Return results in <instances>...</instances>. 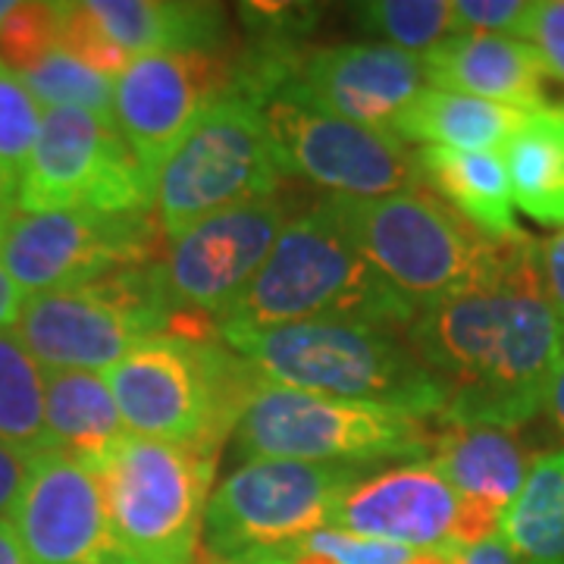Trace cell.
<instances>
[{"instance_id": "obj_1", "label": "cell", "mask_w": 564, "mask_h": 564, "mask_svg": "<svg viewBox=\"0 0 564 564\" xmlns=\"http://www.w3.org/2000/svg\"><path fill=\"white\" fill-rule=\"evenodd\" d=\"M408 343L443 395L440 421L514 430L536 417L564 361V321L545 289L540 245L508 242L499 273L421 311Z\"/></svg>"}, {"instance_id": "obj_2", "label": "cell", "mask_w": 564, "mask_h": 564, "mask_svg": "<svg viewBox=\"0 0 564 564\" xmlns=\"http://www.w3.org/2000/svg\"><path fill=\"white\" fill-rule=\"evenodd\" d=\"M414 317V307L364 258L339 204L326 195L285 223L254 280L217 317V329L358 321L408 333Z\"/></svg>"}, {"instance_id": "obj_3", "label": "cell", "mask_w": 564, "mask_h": 564, "mask_svg": "<svg viewBox=\"0 0 564 564\" xmlns=\"http://www.w3.org/2000/svg\"><path fill=\"white\" fill-rule=\"evenodd\" d=\"M232 355L267 386L402 408L440 417L443 395L404 329L358 321H307L270 329H217Z\"/></svg>"}, {"instance_id": "obj_4", "label": "cell", "mask_w": 564, "mask_h": 564, "mask_svg": "<svg viewBox=\"0 0 564 564\" xmlns=\"http://www.w3.org/2000/svg\"><path fill=\"white\" fill-rule=\"evenodd\" d=\"M129 436L220 445L261 386L251 367L214 336L158 333L101 373Z\"/></svg>"}, {"instance_id": "obj_5", "label": "cell", "mask_w": 564, "mask_h": 564, "mask_svg": "<svg viewBox=\"0 0 564 564\" xmlns=\"http://www.w3.org/2000/svg\"><path fill=\"white\" fill-rule=\"evenodd\" d=\"M351 239L395 295L421 314L499 273L508 242L484 236L426 182L386 198H336Z\"/></svg>"}, {"instance_id": "obj_6", "label": "cell", "mask_w": 564, "mask_h": 564, "mask_svg": "<svg viewBox=\"0 0 564 564\" xmlns=\"http://www.w3.org/2000/svg\"><path fill=\"white\" fill-rule=\"evenodd\" d=\"M245 462H289L373 467L380 462H426L436 436L426 417L402 408L345 402L261 383L232 426Z\"/></svg>"}, {"instance_id": "obj_7", "label": "cell", "mask_w": 564, "mask_h": 564, "mask_svg": "<svg viewBox=\"0 0 564 564\" xmlns=\"http://www.w3.org/2000/svg\"><path fill=\"white\" fill-rule=\"evenodd\" d=\"M282 180L285 170L263 104L229 91L204 110L163 163L154 185V220L170 242L220 210L276 195Z\"/></svg>"}, {"instance_id": "obj_8", "label": "cell", "mask_w": 564, "mask_h": 564, "mask_svg": "<svg viewBox=\"0 0 564 564\" xmlns=\"http://www.w3.org/2000/svg\"><path fill=\"white\" fill-rule=\"evenodd\" d=\"M370 467L258 458L236 467L204 511L202 543L220 564H251L333 527V514Z\"/></svg>"}, {"instance_id": "obj_9", "label": "cell", "mask_w": 564, "mask_h": 564, "mask_svg": "<svg viewBox=\"0 0 564 564\" xmlns=\"http://www.w3.org/2000/svg\"><path fill=\"white\" fill-rule=\"evenodd\" d=\"M217 445L129 436L104 467L110 527L132 564H195Z\"/></svg>"}, {"instance_id": "obj_10", "label": "cell", "mask_w": 564, "mask_h": 564, "mask_svg": "<svg viewBox=\"0 0 564 564\" xmlns=\"http://www.w3.org/2000/svg\"><path fill=\"white\" fill-rule=\"evenodd\" d=\"M166 329L151 267H135L79 289L29 295L13 336L44 370L107 373L129 348Z\"/></svg>"}, {"instance_id": "obj_11", "label": "cell", "mask_w": 564, "mask_h": 564, "mask_svg": "<svg viewBox=\"0 0 564 564\" xmlns=\"http://www.w3.org/2000/svg\"><path fill=\"white\" fill-rule=\"evenodd\" d=\"M163 254V232L151 210H10L0 236V263L25 295L63 292L151 267Z\"/></svg>"}, {"instance_id": "obj_12", "label": "cell", "mask_w": 564, "mask_h": 564, "mask_svg": "<svg viewBox=\"0 0 564 564\" xmlns=\"http://www.w3.org/2000/svg\"><path fill=\"white\" fill-rule=\"evenodd\" d=\"M17 210L154 214V182L144 176L113 122L85 110L51 107L20 176Z\"/></svg>"}, {"instance_id": "obj_13", "label": "cell", "mask_w": 564, "mask_h": 564, "mask_svg": "<svg viewBox=\"0 0 564 564\" xmlns=\"http://www.w3.org/2000/svg\"><path fill=\"white\" fill-rule=\"evenodd\" d=\"M289 223V204L280 192L270 198L236 204L170 239L151 263V285L170 326L223 311L254 280L267 254Z\"/></svg>"}, {"instance_id": "obj_14", "label": "cell", "mask_w": 564, "mask_h": 564, "mask_svg": "<svg viewBox=\"0 0 564 564\" xmlns=\"http://www.w3.org/2000/svg\"><path fill=\"white\" fill-rule=\"evenodd\" d=\"M285 176H304L329 198H386L423 185L421 154L392 132L339 120L292 98L263 101Z\"/></svg>"}, {"instance_id": "obj_15", "label": "cell", "mask_w": 564, "mask_h": 564, "mask_svg": "<svg viewBox=\"0 0 564 564\" xmlns=\"http://www.w3.org/2000/svg\"><path fill=\"white\" fill-rule=\"evenodd\" d=\"M229 88L232 76L214 54L135 57L113 79V126L154 185L188 129Z\"/></svg>"}, {"instance_id": "obj_16", "label": "cell", "mask_w": 564, "mask_h": 564, "mask_svg": "<svg viewBox=\"0 0 564 564\" xmlns=\"http://www.w3.org/2000/svg\"><path fill=\"white\" fill-rule=\"evenodd\" d=\"M29 564H132L117 545L101 477L63 452H39L10 514Z\"/></svg>"}, {"instance_id": "obj_17", "label": "cell", "mask_w": 564, "mask_h": 564, "mask_svg": "<svg viewBox=\"0 0 564 564\" xmlns=\"http://www.w3.org/2000/svg\"><path fill=\"white\" fill-rule=\"evenodd\" d=\"M423 88L426 73L421 57L380 41H361L304 54L292 79L276 95L395 135V122Z\"/></svg>"}, {"instance_id": "obj_18", "label": "cell", "mask_w": 564, "mask_h": 564, "mask_svg": "<svg viewBox=\"0 0 564 564\" xmlns=\"http://www.w3.org/2000/svg\"><path fill=\"white\" fill-rule=\"evenodd\" d=\"M333 527L411 552L458 549V496L433 464L408 462L351 486Z\"/></svg>"}, {"instance_id": "obj_19", "label": "cell", "mask_w": 564, "mask_h": 564, "mask_svg": "<svg viewBox=\"0 0 564 564\" xmlns=\"http://www.w3.org/2000/svg\"><path fill=\"white\" fill-rule=\"evenodd\" d=\"M433 467L458 496V549L499 533L502 514L530 474V452L502 426L445 423L433 443Z\"/></svg>"}, {"instance_id": "obj_20", "label": "cell", "mask_w": 564, "mask_h": 564, "mask_svg": "<svg viewBox=\"0 0 564 564\" xmlns=\"http://www.w3.org/2000/svg\"><path fill=\"white\" fill-rule=\"evenodd\" d=\"M421 61L430 88L470 95L518 110L545 107V85L552 76L530 41L455 32Z\"/></svg>"}, {"instance_id": "obj_21", "label": "cell", "mask_w": 564, "mask_h": 564, "mask_svg": "<svg viewBox=\"0 0 564 564\" xmlns=\"http://www.w3.org/2000/svg\"><path fill=\"white\" fill-rule=\"evenodd\" d=\"M126 57L214 54L226 41V10L195 0H85Z\"/></svg>"}, {"instance_id": "obj_22", "label": "cell", "mask_w": 564, "mask_h": 564, "mask_svg": "<svg viewBox=\"0 0 564 564\" xmlns=\"http://www.w3.org/2000/svg\"><path fill=\"white\" fill-rule=\"evenodd\" d=\"M44 423L51 452L76 458L98 477L129 440L101 373L44 370Z\"/></svg>"}, {"instance_id": "obj_23", "label": "cell", "mask_w": 564, "mask_h": 564, "mask_svg": "<svg viewBox=\"0 0 564 564\" xmlns=\"http://www.w3.org/2000/svg\"><path fill=\"white\" fill-rule=\"evenodd\" d=\"M423 182L496 242L524 239L514 220V198L499 151L421 148Z\"/></svg>"}, {"instance_id": "obj_24", "label": "cell", "mask_w": 564, "mask_h": 564, "mask_svg": "<svg viewBox=\"0 0 564 564\" xmlns=\"http://www.w3.org/2000/svg\"><path fill=\"white\" fill-rule=\"evenodd\" d=\"M530 110L505 107V104L455 95L443 88H423L408 104L395 135L402 141H417L423 148H452V151H499L521 129Z\"/></svg>"}, {"instance_id": "obj_25", "label": "cell", "mask_w": 564, "mask_h": 564, "mask_svg": "<svg viewBox=\"0 0 564 564\" xmlns=\"http://www.w3.org/2000/svg\"><path fill=\"white\" fill-rule=\"evenodd\" d=\"M511 198L543 226L564 229V113L558 107L530 110L502 148Z\"/></svg>"}, {"instance_id": "obj_26", "label": "cell", "mask_w": 564, "mask_h": 564, "mask_svg": "<svg viewBox=\"0 0 564 564\" xmlns=\"http://www.w3.org/2000/svg\"><path fill=\"white\" fill-rule=\"evenodd\" d=\"M499 533L518 564H564V448L533 462Z\"/></svg>"}, {"instance_id": "obj_27", "label": "cell", "mask_w": 564, "mask_h": 564, "mask_svg": "<svg viewBox=\"0 0 564 564\" xmlns=\"http://www.w3.org/2000/svg\"><path fill=\"white\" fill-rule=\"evenodd\" d=\"M0 443L29 455L51 452L44 423V367H41L13 329L0 333Z\"/></svg>"}, {"instance_id": "obj_28", "label": "cell", "mask_w": 564, "mask_h": 564, "mask_svg": "<svg viewBox=\"0 0 564 564\" xmlns=\"http://www.w3.org/2000/svg\"><path fill=\"white\" fill-rule=\"evenodd\" d=\"M348 10L364 35L414 57H426L458 32L452 0H364Z\"/></svg>"}, {"instance_id": "obj_29", "label": "cell", "mask_w": 564, "mask_h": 564, "mask_svg": "<svg viewBox=\"0 0 564 564\" xmlns=\"http://www.w3.org/2000/svg\"><path fill=\"white\" fill-rule=\"evenodd\" d=\"M20 79L44 110L69 107L113 122V76L63 54L57 47L29 69H22Z\"/></svg>"}, {"instance_id": "obj_30", "label": "cell", "mask_w": 564, "mask_h": 564, "mask_svg": "<svg viewBox=\"0 0 564 564\" xmlns=\"http://www.w3.org/2000/svg\"><path fill=\"white\" fill-rule=\"evenodd\" d=\"M41 120L44 110L22 85L20 73L0 61V173L17 182V188L39 139Z\"/></svg>"}, {"instance_id": "obj_31", "label": "cell", "mask_w": 564, "mask_h": 564, "mask_svg": "<svg viewBox=\"0 0 564 564\" xmlns=\"http://www.w3.org/2000/svg\"><path fill=\"white\" fill-rule=\"evenodd\" d=\"M54 7V47L101 69L107 76H120L122 69L132 63L113 41L107 39L98 20L88 13L85 0L82 3H51Z\"/></svg>"}, {"instance_id": "obj_32", "label": "cell", "mask_w": 564, "mask_h": 564, "mask_svg": "<svg viewBox=\"0 0 564 564\" xmlns=\"http://www.w3.org/2000/svg\"><path fill=\"white\" fill-rule=\"evenodd\" d=\"M51 51H54V7L17 3L10 20L0 25V61L22 73Z\"/></svg>"}, {"instance_id": "obj_33", "label": "cell", "mask_w": 564, "mask_h": 564, "mask_svg": "<svg viewBox=\"0 0 564 564\" xmlns=\"http://www.w3.org/2000/svg\"><path fill=\"white\" fill-rule=\"evenodd\" d=\"M458 32H484L527 41L536 0H452Z\"/></svg>"}, {"instance_id": "obj_34", "label": "cell", "mask_w": 564, "mask_h": 564, "mask_svg": "<svg viewBox=\"0 0 564 564\" xmlns=\"http://www.w3.org/2000/svg\"><path fill=\"white\" fill-rule=\"evenodd\" d=\"M527 41L540 51L549 76L564 82V0H536Z\"/></svg>"}, {"instance_id": "obj_35", "label": "cell", "mask_w": 564, "mask_h": 564, "mask_svg": "<svg viewBox=\"0 0 564 564\" xmlns=\"http://www.w3.org/2000/svg\"><path fill=\"white\" fill-rule=\"evenodd\" d=\"M32 458L35 455L0 443V521H7V514L17 511L22 489H25V480H29Z\"/></svg>"}, {"instance_id": "obj_36", "label": "cell", "mask_w": 564, "mask_h": 564, "mask_svg": "<svg viewBox=\"0 0 564 564\" xmlns=\"http://www.w3.org/2000/svg\"><path fill=\"white\" fill-rule=\"evenodd\" d=\"M540 267H543L549 299L564 321V229L540 245Z\"/></svg>"}, {"instance_id": "obj_37", "label": "cell", "mask_w": 564, "mask_h": 564, "mask_svg": "<svg viewBox=\"0 0 564 564\" xmlns=\"http://www.w3.org/2000/svg\"><path fill=\"white\" fill-rule=\"evenodd\" d=\"M13 210H17V207H13ZM3 223H7V214H0V236H3ZM25 299H29V295L22 292L20 285L13 282V276L3 270V263H0V333H7V329L17 326Z\"/></svg>"}, {"instance_id": "obj_38", "label": "cell", "mask_w": 564, "mask_h": 564, "mask_svg": "<svg viewBox=\"0 0 564 564\" xmlns=\"http://www.w3.org/2000/svg\"><path fill=\"white\" fill-rule=\"evenodd\" d=\"M455 564H518V558H514V552H511L508 543L502 540V533H496V536H489V540L464 545Z\"/></svg>"}, {"instance_id": "obj_39", "label": "cell", "mask_w": 564, "mask_h": 564, "mask_svg": "<svg viewBox=\"0 0 564 564\" xmlns=\"http://www.w3.org/2000/svg\"><path fill=\"white\" fill-rule=\"evenodd\" d=\"M545 414L549 421L555 423V430L564 436V361L555 373V380L549 386V395H545Z\"/></svg>"}, {"instance_id": "obj_40", "label": "cell", "mask_w": 564, "mask_h": 564, "mask_svg": "<svg viewBox=\"0 0 564 564\" xmlns=\"http://www.w3.org/2000/svg\"><path fill=\"white\" fill-rule=\"evenodd\" d=\"M0 564H29L20 536L10 521H0Z\"/></svg>"}, {"instance_id": "obj_41", "label": "cell", "mask_w": 564, "mask_h": 564, "mask_svg": "<svg viewBox=\"0 0 564 564\" xmlns=\"http://www.w3.org/2000/svg\"><path fill=\"white\" fill-rule=\"evenodd\" d=\"M17 207V182L0 173V214H10Z\"/></svg>"}, {"instance_id": "obj_42", "label": "cell", "mask_w": 564, "mask_h": 564, "mask_svg": "<svg viewBox=\"0 0 564 564\" xmlns=\"http://www.w3.org/2000/svg\"><path fill=\"white\" fill-rule=\"evenodd\" d=\"M462 549H440V552H423L414 564H455Z\"/></svg>"}, {"instance_id": "obj_43", "label": "cell", "mask_w": 564, "mask_h": 564, "mask_svg": "<svg viewBox=\"0 0 564 564\" xmlns=\"http://www.w3.org/2000/svg\"><path fill=\"white\" fill-rule=\"evenodd\" d=\"M13 10H17V0H0V25L10 20Z\"/></svg>"}, {"instance_id": "obj_44", "label": "cell", "mask_w": 564, "mask_h": 564, "mask_svg": "<svg viewBox=\"0 0 564 564\" xmlns=\"http://www.w3.org/2000/svg\"><path fill=\"white\" fill-rule=\"evenodd\" d=\"M558 110H562V113H564V107H558Z\"/></svg>"}]
</instances>
